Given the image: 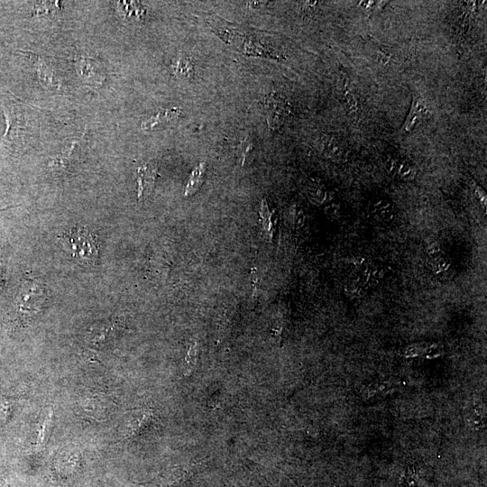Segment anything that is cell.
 I'll return each instance as SVG.
<instances>
[{"mask_svg": "<svg viewBox=\"0 0 487 487\" xmlns=\"http://www.w3.org/2000/svg\"><path fill=\"white\" fill-rule=\"evenodd\" d=\"M425 111V106L422 100L418 97H414L410 111L402 126V132L409 133L414 130L418 124L421 121Z\"/></svg>", "mask_w": 487, "mask_h": 487, "instance_id": "cell-5", "label": "cell"}, {"mask_svg": "<svg viewBox=\"0 0 487 487\" xmlns=\"http://www.w3.org/2000/svg\"><path fill=\"white\" fill-rule=\"evenodd\" d=\"M344 98L346 105V109L350 112H354L357 109V101L354 93L346 88L345 90Z\"/></svg>", "mask_w": 487, "mask_h": 487, "instance_id": "cell-18", "label": "cell"}, {"mask_svg": "<svg viewBox=\"0 0 487 487\" xmlns=\"http://www.w3.org/2000/svg\"><path fill=\"white\" fill-rule=\"evenodd\" d=\"M381 4H384V2H377V1H361L360 5L365 8H376L379 5H381Z\"/></svg>", "mask_w": 487, "mask_h": 487, "instance_id": "cell-20", "label": "cell"}, {"mask_svg": "<svg viewBox=\"0 0 487 487\" xmlns=\"http://www.w3.org/2000/svg\"><path fill=\"white\" fill-rule=\"evenodd\" d=\"M264 105L269 126L272 129L279 127L289 112L286 100L280 96L271 93L266 96Z\"/></svg>", "mask_w": 487, "mask_h": 487, "instance_id": "cell-2", "label": "cell"}, {"mask_svg": "<svg viewBox=\"0 0 487 487\" xmlns=\"http://www.w3.org/2000/svg\"><path fill=\"white\" fill-rule=\"evenodd\" d=\"M428 266L434 273L438 274L446 271L450 266V262L445 256L440 254L429 258Z\"/></svg>", "mask_w": 487, "mask_h": 487, "instance_id": "cell-13", "label": "cell"}, {"mask_svg": "<svg viewBox=\"0 0 487 487\" xmlns=\"http://www.w3.org/2000/svg\"><path fill=\"white\" fill-rule=\"evenodd\" d=\"M261 215L262 217L263 229L266 234L271 236L273 233V222L271 221V213L269 212L266 201L262 200Z\"/></svg>", "mask_w": 487, "mask_h": 487, "instance_id": "cell-15", "label": "cell"}, {"mask_svg": "<svg viewBox=\"0 0 487 487\" xmlns=\"http://www.w3.org/2000/svg\"><path fill=\"white\" fill-rule=\"evenodd\" d=\"M421 480L412 470L405 473L403 478V487H421Z\"/></svg>", "mask_w": 487, "mask_h": 487, "instance_id": "cell-17", "label": "cell"}, {"mask_svg": "<svg viewBox=\"0 0 487 487\" xmlns=\"http://www.w3.org/2000/svg\"><path fill=\"white\" fill-rule=\"evenodd\" d=\"M475 191H476V194H477L478 198L482 201V204L484 205V207H485L486 206V195H485L484 191L478 186L475 188Z\"/></svg>", "mask_w": 487, "mask_h": 487, "instance_id": "cell-21", "label": "cell"}, {"mask_svg": "<svg viewBox=\"0 0 487 487\" xmlns=\"http://www.w3.org/2000/svg\"><path fill=\"white\" fill-rule=\"evenodd\" d=\"M76 68L78 75L87 82L97 85L105 79L102 67L92 58L81 57L77 60Z\"/></svg>", "mask_w": 487, "mask_h": 487, "instance_id": "cell-3", "label": "cell"}, {"mask_svg": "<svg viewBox=\"0 0 487 487\" xmlns=\"http://www.w3.org/2000/svg\"><path fill=\"white\" fill-rule=\"evenodd\" d=\"M0 103L6 121V130L5 132V136H7L9 131L13 130L14 128L20 127L23 122V115L21 114L19 108L14 106V104L6 103L4 101H0Z\"/></svg>", "mask_w": 487, "mask_h": 487, "instance_id": "cell-7", "label": "cell"}, {"mask_svg": "<svg viewBox=\"0 0 487 487\" xmlns=\"http://www.w3.org/2000/svg\"><path fill=\"white\" fill-rule=\"evenodd\" d=\"M426 253L429 258H433L441 254V248L436 243H432L427 247Z\"/></svg>", "mask_w": 487, "mask_h": 487, "instance_id": "cell-19", "label": "cell"}, {"mask_svg": "<svg viewBox=\"0 0 487 487\" xmlns=\"http://www.w3.org/2000/svg\"><path fill=\"white\" fill-rule=\"evenodd\" d=\"M180 115L179 108L164 109L142 123V129L149 130L156 125L175 120Z\"/></svg>", "mask_w": 487, "mask_h": 487, "instance_id": "cell-6", "label": "cell"}, {"mask_svg": "<svg viewBox=\"0 0 487 487\" xmlns=\"http://www.w3.org/2000/svg\"><path fill=\"white\" fill-rule=\"evenodd\" d=\"M372 212L375 216L387 220L392 215V208L388 201L380 199L372 205Z\"/></svg>", "mask_w": 487, "mask_h": 487, "instance_id": "cell-12", "label": "cell"}, {"mask_svg": "<svg viewBox=\"0 0 487 487\" xmlns=\"http://www.w3.org/2000/svg\"><path fill=\"white\" fill-rule=\"evenodd\" d=\"M118 9L127 19H131L132 17H136L139 19L144 13L142 5H140L137 2H118Z\"/></svg>", "mask_w": 487, "mask_h": 487, "instance_id": "cell-11", "label": "cell"}, {"mask_svg": "<svg viewBox=\"0 0 487 487\" xmlns=\"http://www.w3.org/2000/svg\"><path fill=\"white\" fill-rule=\"evenodd\" d=\"M388 165L391 171L405 179H411L416 174L414 168L404 161L390 160Z\"/></svg>", "mask_w": 487, "mask_h": 487, "instance_id": "cell-9", "label": "cell"}, {"mask_svg": "<svg viewBox=\"0 0 487 487\" xmlns=\"http://www.w3.org/2000/svg\"><path fill=\"white\" fill-rule=\"evenodd\" d=\"M81 141L82 137L78 140H74L70 143L69 147H68V150L65 151L61 156H58L50 162L49 167L56 169H67L69 166L70 161L73 159L75 152L78 149V143Z\"/></svg>", "mask_w": 487, "mask_h": 487, "instance_id": "cell-8", "label": "cell"}, {"mask_svg": "<svg viewBox=\"0 0 487 487\" xmlns=\"http://www.w3.org/2000/svg\"><path fill=\"white\" fill-rule=\"evenodd\" d=\"M63 247L78 262L94 265L98 257L96 236L86 228L72 229L60 238Z\"/></svg>", "mask_w": 487, "mask_h": 487, "instance_id": "cell-1", "label": "cell"}, {"mask_svg": "<svg viewBox=\"0 0 487 487\" xmlns=\"http://www.w3.org/2000/svg\"><path fill=\"white\" fill-rule=\"evenodd\" d=\"M205 170V163H200L193 170L185 188V196L192 195L199 188L203 181Z\"/></svg>", "mask_w": 487, "mask_h": 487, "instance_id": "cell-10", "label": "cell"}, {"mask_svg": "<svg viewBox=\"0 0 487 487\" xmlns=\"http://www.w3.org/2000/svg\"><path fill=\"white\" fill-rule=\"evenodd\" d=\"M175 71L181 78H189L191 77L193 71V67L191 60L188 57H181L178 60Z\"/></svg>", "mask_w": 487, "mask_h": 487, "instance_id": "cell-14", "label": "cell"}, {"mask_svg": "<svg viewBox=\"0 0 487 487\" xmlns=\"http://www.w3.org/2000/svg\"><path fill=\"white\" fill-rule=\"evenodd\" d=\"M156 169L144 165L137 170V191L138 198L141 200L144 193L149 192L155 180Z\"/></svg>", "mask_w": 487, "mask_h": 487, "instance_id": "cell-4", "label": "cell"}, {"mask_svg": "<svg viewBox=\"0 0 487 487\" xmlns=\"http://www.w3.org/2000/svg\"><path fill=\"white\" fill-rule=\"evenodd\" d=\"M60 8L59 2H40L34 8V14H43Z\"/></svg>", "mask_w": 487, "mask_h": 487, "instance_id": "cell-16", "label": "cell"}]
</instances>
